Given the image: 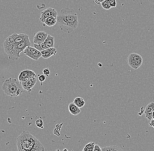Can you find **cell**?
I'll use <instances>...</instances> for the list:
<instances>
[{
    "label": "cell",
    "mask_w": 154,
    "mask_h": 151,
    "mask_svg": "<svg viewBox=\"0 0 154 151\" xmlns=\"http://www.w3.org/2000/svg\"><path fill=\"white\" fill-rule=\"evenodd\" d=\"M38 80L40 82V83H41V85H43V84H42V83L46 80V76L44 75V74L38 75Z\"/></svg>",
    "instance_id": "603a6c76"
},
{
    "label": "cell",
    "mask_w": 154,
    "mask_h": 151,
    "mask_svg": "<svg viewBox=\"0 0 154 151\" xmlns=\"http://www.w3.org/2000/svg\"><path fill=\"white\" fill-rule=\"evenodd\" d=\"M101 5L102 7H103V8L104 9L109 10L110 9V8H112L108 4L106 0L104 1V2H102L101 3Z\"/></svg>",
    "instance_id": "44dd1931"
},
{
    "label": "cell",
    "mask_w": 154,
    "mask_h": 151,
    "mask_svg": "<svg viewBox=\"0 0 154 151\" xmlns=\"http://www.w3.org/2000/svg\"><path fill=\"white\" fill-rule=\"evenodd\" d=\"M57 52V50L54 47L43 50L41 52V53L42 57L45 59H47L53 56L56 55Z\"/></svg>",
    "instance_id": "4fadbf2b"
},
{
    "label": "cell",
    "mask_w": 154,
    "mask_h": 151,
    "mask_svg": "<svg viewBox=\"0 0 154 151\" xmlns=\"http://www.w3.org/2000/svg\"><path fill=\"white\" fill-rule=\"evenodd\" d=\"M63 151H68V150H67V149H63Z\"/></svg>",
    "instance_id": "1f68e13d"
},
{
    "label": "cell",
    "mask_w": 154,
    "mask_h": 151,
    "mask_svg": "<svg viewBox=\"0 0 154 151\" xmlns=\"http://www.w3.org/2000/svg\"><path fill=\"white\" fill-rule=\"evenodd\" d=\"M101 149L102 151H123L122 148L116 146H107Z\"/></svg>",
    "instance_id": "ac0fdd59"
},
{
    "label": "cell",
    "mask_w": 154,
    "mask_h": 151,
    "mask_svg": "<svg viewBox=\"0 0 154 151\" xmlns=\"http://www.w3.org/2000/svg\"><path fill=\"white\" fill-rule=\"evenodd\" d=\"M149 125L154 128V120L152 119L149 123Z\"/></svg>",
    "instance_id": "484cf974"
},
{
    "label": "cell",
    "mask_w": 154,
    "mask_h": 151,
    "mask_svg": "<svg viewBox=\"0 0 154 151\" xmlns=\"http://www.w3.org/2000/svg\"><path fill=\"white\" fill-rule=\"evenodd\" d=\"M54 47V38L50 35H48L47 39L41 44H33V47L41 52L43 50Z\"/></svg>",
    "instance_id": "52a82bcc"
},
{
    "label": "cell",
    "mask_w": 154,
    "mask_h": 151,
    "mask_svg": "<svg viewBox=\"0 0 154 151\" xmlns=\"http://www.w3.org/2000/svg\"><path fill=\"white\" fill-rule=\"evenodd\" d=\"M82 151H89L88 150L86 149H85V148H84L83 149Z\"/></svg>",
    "instance_id": "4dcf8cb0"
},
{
    "label": "cell",
    "mask_w": 154,
    "mask_h": 151,
    "mask_svg": "<svg viewBox=\"0 0 154 151\" xmlns=\"http://www.w3.org/2000/svg\"><path fill=\"white\" fill-rule=\"evenodd\" d=\"M57 21L60 29L65 33H71L77 29L79 25L78 15L72 8L61 9L57 14Z\"/></svg>",
    "instance_id": "6da1fadb"
},
{
    "label": "cell",
    "mask_w": 154,
    "mask_h": 151,
    "mask_svg": "<svg viewBox=\"0 0 154 151\" xmlns=\"http://www.w3.org/2000/svg\"><path fill=\"white\" fill-rule=\"evenodd\" d=\"M29 38L28 35L26 34L13 33L8 37L5 40L4 43L6 44H17L25 41Z\"/></svg>",
    "instance_id": "8992f818"
},
{
    "label": "cell",
    "mask_w": 154,
    "mask_h": 151,
    "mask_svg": "<svg viewBox=\"0 0 154 151\" xmlns=\"http://www.w3.org/2000/svg\"><path fill=\"white\" fill-rule=\"evenodd\" d=\"M2 89L6 95L11 97H18L25 91L20 82L12 78H9L3 82Z\"/></svg>",
    "instance_id": "277c9868"
},
{
    "label": "cell",
    "mask_w": 154,
    "mask_h": 151,
    "mask_svg": "<svg viewBox=\"0 0 154 151\" xmlns=\"http://www.w3.org/2000/svg\"><path fill=\"white\" fill-rule=\"evenodd\" d=\"M36 77L35 73L32 70H25L21 72L18 77L19 82Z\"/></svg>",
    "instance_id": "8fae6325"
},
{
    "label": "cell",
    "mask_w": 154,
    "mask_h": 151,
    "mask_svg": "<svg viewBox=\"0 0 154 151\" xmlns=\"http://www.w3.org/2000/svg\"><path fill=\"white\" fill-rule=\"evenodd\" d=\"M152 119H153V120H154V109L152 113Z\"/></svg>",
    "instance_id": "f1b7e54d"
},
{
    "label": "cell",
    "mask_w": 154,
    "mask_h": 151,
    "mask_svg": "<svg viewBox=\"0 0 154 151\" xmlns=\"http://www.w3.org/2000/svg\"><path fill=\"white\" fill-rule=\"evenodd\" d=\"M149 2L153 4H154V0H149Z\"/></svg>",
    "instance_id": "83f0119b"
},
{
    "label": "cell",
    "mask_w": 154,
    "mask_h": 151,
    "mask_svg": "<svg viewBox=\"0 0 154 151\" xmlns=\"http://www.w3.org/2000/svg\"><path fill=\"white\" fill-rule=\"evenodd\" d=\"M95 142H90L88 143L85 145V149L88 150L89 151H94V148H95Z\"/></svg>",
    "instance_id": "d6986e66"
},
{
    "label": "cell",
    "mask_w": 154,
    "mask_h": 151,
    "mask_svg": "<svg viewBox=\"0 0 154 151\" xmlns=\"http://www.w3.org/2000/svg\"><path fill=\"white\" fill-rule=\"evenodd\" d=\"M127 62L129 66L134 69L137 70L142 65L143 58L140 55L136 53H131L129 55L127 59Z\"/></svg>",
    "instance_id": "5b68a950"
},
{
    "label": "cell",
    "mask_w": 154,
    "mask_h": 151,
    "mask_svg": "<svg viewBox=\"0 0 154 151\" xmlns=\"http://www.w3.org/2000/svg\"><path fill=\"white\" fill-rule=\"evenodd\" d=\"M18 151H44L43 144L27 131H23L16 140Z\"/></svg>",
    "instance_id": "7a4b0ae2"
},
{
    "label": "cell",
    "mask_w": 154,
    "mask_h": 151,
    "mask_svg": "<svg viewBox=\"0 0 154 151\" xmlns=\"http://www.w3.org/2000/svg\"><path fill=\"white\" fill-rule=\"evenodd\" d=\"M154 109V102H152L148 104L145 108L144 114L145 117L149 121L152 119V113Z\"/></svg>",
    "instance_id": "5bb4252c"
},
{
    "label": "cell",
    "mask_w": 154,
    "mask_h": 151,
    "mask_svg": "<svg viewBox=\"0 0 154 151\" xmlns=\"http://www.w3.org/2000/svg\"><path fill=\"white\" fill-rule=\"evenodd\" d=\"M43 74L45 76L49 77L50 74V71L48 68H45L43 71Z\"/></svg>",
    "instance_id": "cb8c5ba5"
},
{
    "label": "cell",
    "mask_w": 154,
    "mask_h": 151,
    "mask_svg": "<svg viewBox=\"0 0 154 151\" xmlns=\"http://www.w3.org/2000/svg\"><path fill=\"white\" fill-rule=\"evenodd\" d=\"M37 82L36 77L26 80L20 82V83L25 90H27L29 93L32 91V89L36 84Z\"/></svg>",
    "instance_id": "9c48e42d"
},
{
    "label": "cell",
    "mask_w": 154,
    "mask_h": 151,
    "mask_svg": "<svg viewBox=\"0 0 154 151\" xmlns=\"http://www.w3.org/2000/svg\"><path fill=\"white\" fill-rule=\"evenodd\" d=\"M57 11L54 8H48L47 9H45V10L41 12V15H40L39 20L43 23L44 20L48 17L51 16L57 17Z\"/></svg>",
    "instance_id": "30bf717a"
},
{
    "label": "cell",
    "mask_w": 154,
    "mask_h": 151,
    "mask_svg": "<svg viewBox=\"0 0 154 151\" xmlns=\"http://www.w3.org/2000/svg\"><path fill=\"white\" fill-rule=\"evenodd\" d=\"M108 4L111 8H115L116 6V0H106Z\"/></svg>",
    "instance_id": "7402d4cb"
},
{
    "label": "cell",
    "mask_w": 154,
    "mask_h": 151,
    "mask_svg": "<svg viewBox=\"0 0 154 151\" xmlns=\"http://www.w3.org/2000/svg\"><path fill=\"white\" fill-rule=\"evenodd\" d=\"M102 151V149L99 146V145H95V148H94V151Z\"/></svg>",
    "instance_id": "d4e9b609"
},
{
    "label": "cell",
    "mask_w": 154,
    "mask_h": 151,
    "mask_svg": "<svg viewBox=\"0 0 154 151\" xmlns=\"http://www.w3.org/2000/svg\"><path fill=\"white\" fill-rule=\"evenodd\" d=\"M31 43L29 38L17 44H9L4 43L3 44L5 52L8 56L9 59L13 61L19 59L21 57L20 53L23 52L27 47L31 46Z\"/></svg>",
    "instance_id": "3957f363"
},
{
    "label": "cell",
    "mask_w": 154,
    "mask_h": 151,
    "mask_svg": "<svg viewBox=\"0 0 154 151\" xmlns=\"http://www.w3.org/2000/svg\"><path fill=\"white\" fill-rule=\"evenodd\" d=\"M98 66H100V67H102V64H101V63H98Z\"/></svg>",
    "instance_id": "f546056e"
},
{
    "label": "cell",
    "mask_w": 154,
    "mask_h": 151,
    "mask_svg": "<svg viewBox=\"0 0 154 151\" xmlns=\"http://www.w3.org/2000/svg\"><path fill=\"white\" fill-rule=\"evenodd\" d=\"M48 34L44 31H39L33 37V43L35 44H41L47 39Z\"/></svg>",
    "instance_id": "7c38bea8"
},
{
    "label": "cell",
    "mask_w": 154,
    "mask_h": 151,
    "mask_svg": "<svg viewBox=\"0 0 154 151\" xmlns=\"http://www.w3.org/2000/svg\"><path fill=\"white\" fill-rule=\"evenodd\" d=\"M23 53L25 55L35 61H38V59L42 56L41 52L31 46L27 47L24 50Z\"/></svg>",
    "instance_id": "ba28073f"
},
{
    "label": "cell",
    "mask_w": 154,
    "mask_h": 151,
    "mask_svg": "<svg viewBox=\"0 0 154 151\" xmlns=\"http://www.w3.org/2000/svg\"><path fill=\"white\" fill-rule=\"evenodd\" d=\"M105 1H106V0H95V2L97 4L100 5L101 4L102 2H104Z\"/></svg>",
    "instance_id": "4316f807"
},
{
    "label": "cell",
    "mask_w": 154,
    "mask_h": 151,
    "mask_svg": "<svg viewBox=\"0 0 154 151\" xmlns=\"http://www.w3.org/2000/svg\"><path fill=\"white\" fill-rule=\"evenodd\" d=\"M57 17L51 16L44 20L43 24L49 27H52L57 23Z\"/></svg>",
    "instance_id": "2e32d148"
},
{
    "label": "cell",
    "mask_w": 154,
    "mask_h": 151,
    "mask_svg": "<svg viewBox=\"0 0 154 151\" xmlns=\"http://www.w3.org/2000/svg\"><path fill=\"white\" fill-rule=\"evenodd\" d=\"M68 110L69 112L74 115H77L81 113V110L73 102L69 104L68 105Z\"/></svg>",
    "instance_id": "9a60e30c"
},
{
    "label": "cell",
    "mask_w": 154,
    "mask_h": 151,
    "mask_svg": "<svg viewBox=\"0 0 154 151\" xmlns=\"http://www.w3.org/2000/svg\"><path fill=\"white\" fill-rule=\"evenodd\" d=\"M35 125L38 128H43V120L41 118L37 119L35 121Z\"/></svg>",
    "instance_id": "ffe728a7"
},
{
    "label": "cell",
    "mask_w": 154,
    "mask_h": 151,
    "mask_svg": "<svg viewBox=\"0 0 154 151\" xmlns=\"http://www.w3.org/2000/svg\"><path fill=\"white\" fill-rule=\"evenodd\" d=\"M73 103L79 108H82L84 106L85 104V101L81 97H77L73 101Z\"/></svg>",
    "instance_id": "e0dca14e"
}]
</instances>
